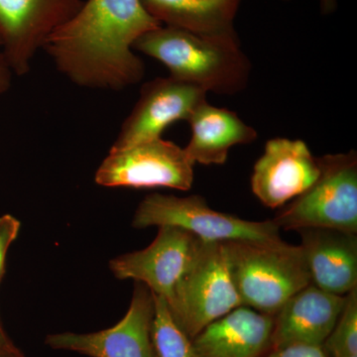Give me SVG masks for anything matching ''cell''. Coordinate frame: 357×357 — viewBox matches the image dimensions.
I'll use <instances>...</instances> for the list:
<instances>
[{
	"label": "cell",
	"instance_id": "8fae6325",
	"mask_svg": "<svg viewBox=\"0 0 357 357\" xmlns=\"http://www.w3.org/2000/svg\"><path fill=\"white\" fill-rule=\"evenodd\" d=\"M206 91L173 77H157L142 86L139 100L122 124L112 149L161 138L174 122L190 119L206 100Z\"/></svg>",
	"mask_w": 357,
	"mask_h": 357
},
{
	"label": "cell",
	"instance_id": "5bb4252c",
	"mask_svg": "<svg viewBox=\"0 0 357 357\" xmlns=\"http://www.w3.org/2000/svg\"><path fill=\"white\" fill-rule=\"evenodd\" d=\"M298 232L312 285L337 296L357 288L356 234L328 229Z\"/></svg>",
	"mask_w": 357,
	"mask_h": 357
},
{
	"label": "cell",
	"instance_id": "9c48e42d",
	"mask_svg": "<svg viewBox=\"0 0 357 357\" xmlns=\"http://www.w3.org/2000/svg\"><path fill=\"white\" fill-rule=\"evenodd\" d=\"M203 241L182 229L160 227L153 243L142 250L117 256L109 262L112 274L121 280L144 284L167 303L196 260Z\"/></svg>",
	"mask_w": 357,
	"mask_h": 357
},
{
	"label": "cell",
	"instance_id": "5b68a950",
	"mask_svg": "<svg viewBox=\"0 0 357 357\" xmlns=\"http://www.w3.org/2000/svg\"><path fill=\"white\" fill-rule=\"evenodd\" d=\"M167 305L174 321L191 340L213 321L243 306L230 276L223 243L203 241Z\"/></svg>",
	"mask_w": 357,
	"mask_h": 357
},
{
	"label": "cell",
	"instance_id": "277c9868",
	"mask_svg": "<svg viewBox=\"0 0 357 357\" xmlns=\"http://www.w3.org/2000/svg\"><path fill=\"white\" fill-rule=\"evenodd\" d=\"M319 162L316 182L279 211L273 222L280 229H328L356 234V152L325 155Z\"/></svg>",
	"mask_w": 357,
	"mask_h": 357
},
{
	"label": "cell",
	"instance_id": "52a82bcc",
	"mask_svg": "<svg viewBox=\"0 0 357 357\" xmlns=\"http://www.w3.org/2000/svg\"><path fill=\"white\" fill-rule=\"evenodd\" d=\"M194 166L184 148L163 138L122 149H110L96 173V184L107 188L191 189Z\"/></svg>",
	"mask_w": 357,
	"mask_h": 357
},
{
	"label": "cell",
	"instance_id": "7c38bea8",
	"mask_svg": "<svg viewBox=\"0 0 357 357\" xmlns=\"http://www.w3.org/2000/svg\"><path fill=\"white\" fill-rule=\"evenodd\" d=\"M319 158L304 141L273 138L267 141L251 176V190L270 208H282L299 197L319 178Z\"/></svg>",
	"mask_w": 357,
	"mask_h": 357
},
{
	"label": "cell",
	"instance_id": "cb8c5ba5",
	"mask_svg": "<svg viewBox=\"0 0 357 357\" xmlns=\"http://www.w3.org/2000/svg\"><path fill=\"white\" fill-rule=\"evenodd\" d=\"M337 0H321V8L324 13H331L337 8Z\"/></svg>",
	"mask_w": 357,
	"mask_h": 357
},
{
	"label": "cell",
	"instance_id": "4fadbf2b",
	"mask_svg": "<svg viewBox=\"0 0 357 357\" xmlns=\"http://www.w3.org/2000/svg\"><path fill=\"white\" fill-rule=\"evenodd\" d=\"M345 296L333 295L310 284L296 293L273 317L271 351L289 345L321 347L332 333Z\"/></svg>",
	"mask_w": 357,
	"mask_h": 357
},
{
	"label": "cell",
	"instance_id": "3957f363",
	"mask_svg": "<svg viewBox=\"0 0 357 357\" xmlns=\"http://www.w3.org/2000/svg\"><path fill=\"white\" fill-rule=\"evenodd\" d=\"M230 276L243 306L275 317L311 283L300 245L275 241L223 243Z\"/></svg>",
	"mask_w": 357,
	"mask_h": 357
},
{
	"label": "cell",
	"instance_id": "ac0fdd59",
	"mask_svg": "<svg viewBox=\"0 0 357 357\" xmlns=\"http://www.w3.org/2000/svg\"><path fill=\"white\" fill-rule=\"evenodd\" d=\"M154 303L152 333L159 357H198L191 338L174 321L165 299L154 295Z\"/></svg>",
	"mask_w": 357,
	"mask_h": 357
},
{
	"label": "cell",
	"instance_id": "603a6c76",
	"mask_svg": "<svg viewBox=\"0 0 357 357\" xmlns=\"http://www.w3.org/2000/svg\"><path fill=\"white\" fill-rule=\"evenodd\" d=\"M16 349H17V347L13 344L10 338L7 335L3 326H2L1 321H0V354H6V352L8 351H13Z\"/></svg>",
	"mask_w": 357,
	"mask_h": 357
},
{
	"label": "cell",
	"instance_id": "30bf717a",
	"mask_svg": "<svg viewBox=\"0 0 357 357\" xmlns=\"http://www.w3.org/2000/svg\"><path fill=\"white\" fill-rule=\"evenodd\" d=\"M154 312L153 293L136 282L128 311L116 325L91 333H54L45 344L89 357H159L152 333Z\"/></svg>",
	"mask_w": 357,
	"mask_h": 357
},
{
	"label": "cell",
	"instance_id": "7402d4cb",
	"mask_svg": "<svg viewBox=\"0 0 357 357\" xmlns=\"http://www.w3.org/2000/svg\"><path fill=\"white\" fill-rule=\"evenodd\" d=\"M13 72L7 61L0 39V96L6 93L13 84Z\"/></svg>",
	"mask_w": 357,
	"mask_h": 357
},
{
	"label": "cell",
	"instance_id": "ba28073f",
	"mask_svg": "<svg viewBox=\"0 0 357 357\" xmlns=\"http://www.w3.org/2000/svg\"><path fill=\"white\" fill-rule=\"evenodd\" d=\"M84 0H0V39L16 76L31 69L47 40L79 10Z\"/></svg>",
	"mask_w": 357,
	"mask_h": 357
},
{
	"label": "cell",
	"instance_id": "8992f818",
	"mask_svg": "<svg viewBox=\"0 0 357 357\" xmlns=\"http://www.w3.org/2000/svg\"><path fill=\"white\" fill-rule=\"evenodd\" d=\"M132 225L135 229L178 227L206 243L281 238V229L273 220L252 222L220 213L197 195L184 198L157 192L149 195L138 206Z\"/></svg>",
	"mask_w": 357,
	"mask_h": 357
},
{
	"label": "cell",
	"instance_id": "9a60e30c",
	"mask_svg": "<svg viewBox=\"0 0 357 357\" xmlns=\"http://www.w3.org/2000/svg\"><path fill=\"white\" fill-rule=\"evenodd\" d=\"M273 317L246 306L213 321L192 340L198 357H265L271 351Z\"/></svg>",
	"mask_w": 357,
	"mask_h": 357
},
{
	"label": "cell",
	"instance_id": "4316f807",
	"mask_svg": "<svg viewBox=\"0 0 357 357\" xmlns=\"http://www.w3.org/2000/svg\"><path fill=\"white\" fill-rule=\"evenodd\" d=\"M351 357H357V356H351Z\"/></svg>",
	"mask_w": 357,
	"mask_h": 357
},
{
	"label": "cell",
	"instance_id": "6da1fadb",
	"mask_svg": "<svg viewBox=\"0 0 357 357\" xmlns=\"http://www.w3.org/2000/svg\"><path fill=\"white\" fill-rule=\"evenodd\" d=\"M160 26L141 0H86L43 49L72 83L121 91L144 76L134 44Z\"/></svg>",
	"mask_w": 357,
	"mask_h": 357
},
{
	"label": "cell",
	"instance_id": "d4e9b609",
	"mask_svg": "<svg viewBox=\"0 0 357 357\" xmlns=\"http://www.w3.org/2000/svg\"><path fill=\"white\" fill-rule=\"evenodd\" d=\"M0 357H26L24 354H22L20 351V349H16L13 351L6 352V354H0Z\"/></svg>",
	"mask_w": 357,
	"mask_h": 357
},
{
	"label": "cell",
	"instance_id": "2e32d148",
	"mask_svg": "<svg viewBox=\"0 0 357 357\" xmlns=\"http://www.w3.org/2000/svg\"><path fill=\"white\" fill-rule=\"evenodd\" d=\"M188 122L192 136L184 149L195 165H222L230 148L249 144L257 138L255 129L241 121L236 112L213 107L208 100L194 110Z\"/></svg>",
	"mask_w": 357,
	"mask_h": 357
},
{
	"label": "cell",
	"instance_id": "ffe728a7",
	"mask_svg": "<svg viewBox=\"0 0 357 357\" xmlns=\"http://www.w3.org/2000/svg\"><path fill=\"white\" fill-rule=\"evenodd\" d=\"M20 222L10 215H4L0 223V284L6 272L7 252L20 231Z\"/></svg>",
	"mask_w": 357,
	"mask_h": 357
},
{
	"label": "cell",
	"instance_id": "484cf974",
	"mask_svg": "<svg viewBox=\"0 0 357 357\" xmlns=\"http://www.w3.org/2000/svg\"><path fill=\"white\" fill-rule=\"evenodd\" d=\"M2 220H3V215H2V217H0V223L2 222Z\"/></svg>",
	"mask_w": 357,
	"mask_h": 357
},
{
	"label": "cell",
	"instance_id": "e0dca14e",
	"mask_svg": "<svg viewBox=\"0 0 357 357\" xmlns=\"http://www.w3.org/2000/svg\"><path fill=\"white\" fill-rule=\"evenodd\" d=\"M160 24L197 34L234 32V21L241 0H141Z\"/></svg>",
	"mask_w": 357,
	"mask_h": 357
},
{
	"label": "cell",
	"instance_id": "44dd1931",
	"mask_svg": "<svg viewBox=\"0 0 357 357\" xmlns=\"http://www.w3.org/2000/svg\"><path fill=\"white\" fill-rule=\"evenodd\" d=\"M265 357H326L321 347L295 344L268 352Z\"/></svg>",
	"mask_w": 357,
	"mask_h": 357
},
{
	"label": "cell",
	"instance_id": "7a4b0ae2",
	"mask_svg": "<svg viewBox=\"0 0 357 357\" xmlns=\"http://www.w3.org/2000/svg\"><path fill=\"white\" fill-rule=\"evenodd\" d=\"M133 50L156 59L170 77L204 91L234 95L248 84L250 62L236 33L197 34L161 25L134 44Z\"/></svg>",
	"mask_w": 357,
	"mask_h": 357
},
{
	"label": "cell",
	"instance_id": "d6986e66",
	"mask_svg": "<svg viewBox=\"0 0 357 357\" xmlns=\"http://www.w3.org/2000/svg\"><path fill=\"white\" fill-rule=\"evenodd\" d=\"M321 349L326 357L357 356V288L345 295L342 311Z\"/></svg>",
	"mask_w": 357,
	"mask_h": 357
}]
</instances>
